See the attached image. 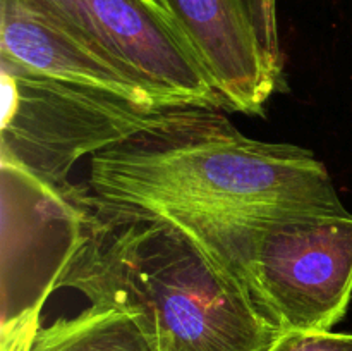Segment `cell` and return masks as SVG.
I'll list each match as a JSON object with an SVG mask.
<instances>
[{
  "label": "cell",
  "mask_w": 352,
  "mask_h": 351,
  "mask_svg": "<svg viewBox=\"0 0 352 351\" xmlns=\"http://www.w3.org/2000/svg\"><path fill=\"white\" fill-rule=\"evenodd\" d=\"M86 186L107 202L150 212H349L313 151L248 138L222 110L199 105L175 107L89 157Z\"/></svg>",
  "instance_id": "1"
},
{
  "label": "cell",
  "mask_w": 352,
  "mask_h": 351,
  "mask_svg": "<svg viewBox=\"0 0 352 351\" xmlns=\"http://www.w3.org/2000/svg\"><path fill=\"white\" fill-rule=\"evenodd\" d=\"M85 188L81 240L57 289L136 313L160 351H268L282 336L184 227Z\"/></svg>",
  "instance_id": "2"
},
{
  "label": "cell",
  "mask_w": 352,
  "mask_h": 351,
  "mask_svg": "<svg viewBox=\"0 0 352 351\" xmlns=\"http://www.w3.org/2000/svg\"><path fill=\"white\" fill-rule=\"evenodd\" d=\"M157 213L192 234L282 334L329 332L346 317L352 298L351 212Z\"/></svg>",
  "instance_id": "3"
},
{
  "label": "cell",
  "mask_w": 352,
  "mask_h": 351,
  "mask_svg": "<svg viewBox=\"0 0 352 351\" xmlns=\"http://www.w3.org/2000/svg\"><path fill=\"white\" fill-rule=\"evenodd\" d=\"M0 160L57 188L82 157L107 150L164 119L175 107L146 105L58 81L0 57Z\"/></svg>",
  "instance_id": "4"
},
{
  "label": "cell",
  "mask_w": 352,
  "mask_h": 351,
  "mask_svg": "<svg viewBox=\"0 0 352 351\" xmlns=\"http://www.w3.org/2000/svg\"><path fill=\"white\" fill-rule=\"evenodd\" d=\"M2 167L0 351H30L40 312L78 248L85 186L57 188L19 165Z\"/></svg>",
  "instance_id": "5"
},
{
  "label": "cell",
  "mask_w": 352,
  "mask_h": 351,
  "mask_svg": "<svg viewBox=\"0 0 352 351\" xmlns=\"http://www.w3.org/2000/svg\"><path fill=\"white\" fill-rule=\"evenodd\" d=\"M140 81L164 105L226 110L192 48L158 0H24Z\"/></svg>",
  "instance_id": "6"
},
{
  "label": "cell",
  "mask_w": 352,
  "mask_h": 351,
  "mask_svg": "<svg viewBox=\"0 0 352 351\" xmlns=\"http://www.w3.org/2000/svg\"><path fill=\"white\" fill-rule=\"evenodd\" d=\"M192 48L226 110L261 116L284 83L253 0H158Z\"/></svg>",
  "instance_id": "7"
},
{
  "label": "cell",
  "mask_w": 352,
  "mask_h": 351,
  "mask_svg": "<svg viewBox=\"0 0 352 351\" xmlns=\"http://www.w3.org/2000/svg\"><path fill=\"white\" fill-rule=\"evenodd\" d=\"M0 57L34 72L113 93L146 105H164L140 81L52 24L24 0H0Z\"/></svg>",
  "instance_id": "8"
},
{
  "label": "cell",
  "mask_w": 352,
  "mask_h": 351,
  "mask_svg": "<svg viewBox=\"0 0 352 351\" xmlns=\"http://www.w3.org/2000/svg\"><path fill=\"white\" fill-rule=\"evenodd\" d=\"M30 351H160L146 322L129 310L89 305L40 327Z\"/></svg>",
  "instance_id": "9"
},
{
  "label": "cell",
  "mask_w": 352,
  "mask_h": 351,
  "mask_svg": "<svg viewBox=\"0 0 352 351\" xmlns=\"http://www.w3.org/2000/svg\"><path fill=\"white\" fill-rule=\"evenodd\" d=\"M268 351H352V334L285 332Z\"/></svg>",
  "instance_id": "10"
}]
</instances>
